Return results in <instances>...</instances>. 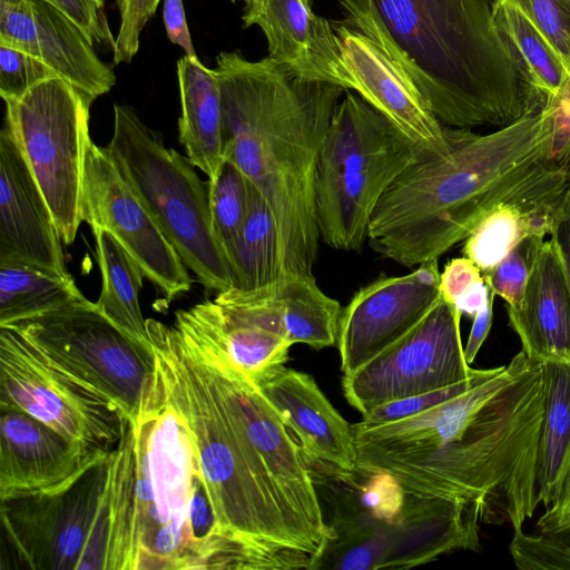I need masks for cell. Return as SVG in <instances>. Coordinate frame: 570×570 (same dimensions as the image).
Wrapping results in <instances>:
<instances>
[{"mask_svg": "<svg viewBox=\"0 0 570 570\" xmlns=\"http://www.w3.org/2000/svg\"><path fill=\"white\" fill-rule=\"evenodd\" d=\"M509 551L518 569L570 570V543L553 534L529 535L513 530Z\"/></svg>", "mask_w": 570, "mask_h": 570, "instance_id": "cell-38", "label": "cell"}, {"mask_svg": "<svg viewBox=\"0 0 570 570\" xmlns=\"http://www.w3.org/2000/svg\"><path fill=\"white\" fill-rule=\"evenodd\" d=\"M570 503V470L564 479L560 497L552 507H562Z\"/></svg>", "mask_w": 570, "mask_h": 570, "instance_id": "cell-48", "label": "cell"}, {"mask_svg": "<svg viewBox=\"0 0 570 570\" xmlns=\"http://www.w3.org/2000/svg\"><path fill=\"white\" fill-rule=\"evenodd\" d=\"M551 131L550 161L570 180V75L559 94L542 106Z\"/></svg>", "mask_w": 570, "mask_h": 570, "instance_id": "cell-42", "label": "cell"}, {"mask_svg": "<svg viewBox=\"0 0 570 570\" xmlns=\"http://www.w3.org/2000/svg\"><path fill=\"white\" fill-rule=\"evenodd\" d=\"M570 184L562 170L498 204L463 240L462 254L488 275L527 237L550 234L554 214Z\"/></svg>", "mask_w": 570, "mask_h": 570, "instance_id": "cell-26", "label": "cell"}, {"mask_svg": "<svg viewBox=\"0 0 570 570\" xmlns=\"http://www.w3.org/2000/svg\"><path fill=\"white\" fill-rule=\"evenodd\" d=\"M212 327L234 363L254 382L285 366L294 345L287 337L240 317L215 301L193 306Z\"/></svg>", "mask_w": 570, "mask_h": 570, "instance_id": "cell-30", "label": "cell"}, {"mask_svg": "<svg viewBox=\"0 0 570 570\" xmlns=\"http://www.w3.org/2000/svg\"><path fill=\"white\" fill-rule=\"evenodd\" d=\"M522 352L534 362L570 361V299L563 266L544 240L533 262L519 307L508 311Z\"/></svg>", "mask_w": 570, "mask_h": 570, "instance_id": "cell-25", "label": "cell"}, {"mask_svg": "<svg viewBox=\"0 0 570 570\" xmlns=\"http://www.w3.org/2000/svg\"><path fill=\"white\" fill-rule=\"evenodd\" d=\"M0 262L68 273L55 217L6 125L0 132Z\"/></svg>", "mask_w": 570, "mask_h": 570, "instance_id": "cell-20", "label": "cell"}, {"mask_svg": "<svg viewBox=\"0 0 570 570\" xmlns=\"http://www.w3.org/2000/svg\"><path fill=\"white\" fill-rule=\"evenodd\" d=\"M92 233L102 281L96 305L119 328L150 348L138 299L145 275L109 232L99 228Z\"/></svg>", "mask_w": 570, "mask_h": 570, "instance_id": "cell-29", "label": "cell"}, {"mask_svg": "<svg viewBox=\"0 0 570 570\" xmlns=\"http://www.w3.org/2000/svg\"><path fill=\"white\" fill-rule=\"evenodd\" d=\"M114 400L130 416L155 367L141 345L85 296L10 325Z\"/></svg>", "mask_w": 570, "mask_h": 570, "instance_id": "cell-14", "label": "cell"}, {"mask_svg": "<svg viewBox=\"0 0 570 570\" xmlns=\"http://www.w3.org/2000/svg\"><path fill=\"white\" fill-rule=\"evenodd\" d=\"M537 529L546 534L570 532V503L546 509L537 522Z\"/></svg>", "mask_w": 570, "mask_h": 570, "instance_id": "cell-47", "label": "cell"}, {"mask_svg": "<svg viewBox=\"0 0 570 570\" xmlns=\"http://www.w3.org/2000/svg\"><path fill=\"white\" fill-rule=\"evenodd\" d=\"M99 453L20 409L0 406V498L55 488Z\"/></svg>", "mask_w": 570, "mask_h": 570, "instance_id": "cell-24", "label": "cell"}, {"mask_svg": "<svg viewBox=\"0 0 570 570\" xmlns=\"http://www.w3.org/2000/svg\"><path fill=\"white\" fill-rule=\"evenodd\" d=\"M245 3L248 2L249 0H243Z\"/></svg>", "mask_w": 570, "mask_h": 570, "instance_id": "cell-51", "label": "cell"}, {"mask_svg": "<svg viewBox=\"0 0 570 570\" xmlns=\"http://www.w3.org/2000/svg\"><path fill=\"white\" fill-rule=\"evenodd\" d=\"M83 297L73 277L18 262H0V326Z\"/></svg>", "mask_w": 570, "mask_h": 570, "instance_id": "cell-31", "label": "cell"}, {"mask_svg": "<svg viewBox=\"0 0 570 570\" xmlns=\"http://www.w3.org/2000/svg\"><path fill=\"white\" fill-rule=\"evenodd\" d=\"M498 0H340L448 127L502 128L540 104L494 21Z\"/></svg>", "mask_w": 570, "mask_h": 570, "instance_id": "cell-5", "label": "cell"}, {"mask_svg": "<svg viewBox=\"0 0 570 570\" xmlns=\"http://www.w3.org/2000/svg\"><path fill=\"white\" fill-rule=\"evenodd\" d=\"M543 35L570 71V17L558 0H508Z\"/></svg>", "mask_w": 570, "mask_h": 570, "instance_id": "cell-40", "label": "cell"}, {"mask_svg": "<svg viewBox=\"0 0 570 570\" xmlns=\"http://www.w3.org/2000/svg\"><path fill=\"white\" fill-rule=\"evenodd\" d=\"M493 301L494 297L489 302V304L479 311L473 316V324L469 334V338L466 345L464 347V357L468 364L473 363L478 352L480 351L483 342L485 341L493 318Z\"/></svg>", "mask_w": 570, "mask_h": 570, "instance_id": "cell-46", "label": "cell"}, {"mask_svg": "<svg viewBox=\"0 0 570 570\" xmlns=\"http://www.w3.org/2000/svg\"><path fill=\"white\" fill-rule=\"evenodd\" d=\"M0 45L43 61L94 101L116 85L114 71L98 57L94 42L45 0H0Z\"/></svg>", "mask_w": 570, "mask_h": 570, "instance_id": "cell-18", "label": "cell"}, {"mask_svg": "<svg viewBox=\"0 0 570 570\" xmlns=\"http://www.w3.org/2000/svg\"><path fill=\"white\" fill-rule=\"evenodd\" d=\"M429 153L432 150L411 139L357 94L346 90L331 119L316 167L321 240L338 250H362L382 196Z\"/></svg>", "mask_w": 570, "mask_h": 570, "instance_id": "cell-7", "label": "cell"}, {"mask_svg": "<svg viewBox=\"0 0 570 570\" xmlns=\"http://www.w3.org/2000/svg\"><path fill=\"white\" fill-rule=\"evenodd\" d=\"M230 271L233 287L243 291L266 286L283 276L274 214L250 181L248 212L230 262Z\"/></svg>", "mask_w": 570, "mask_h": 570, "instance_id": "cell-32", "label": "cell"}, {"mask_svg": "<svg viewBox=\"0 0 570 570\" xmlns=\"http://www.w3.org/2000/svg\"><path fill=\"white\" fill-rule=\"evenodd\" d=\"M480 513L473 505L406 492L399 511L372 518L340 509L314 570L410 569L456 550H480Z\"/></svg>", "mask_w": 570, "mask_h": 570, "instance_id": "cell-10", "label": "cell"}, {"mask_svg": "<svg viewBox=\"0 0 570 570\" xmlns=\"http://www.w3.org/2000/svg\"><path fill=\"white\" fill-rule=\"evenodd\" d=\"M155 368L186 424L222 529L256 551L314 559L325 547L281 492L219 393L190 338L176 325L146 320ZM314 570V568H313Z\"/></svg>", "mask_w": 570, "mask_h": 570, "instance_id": "cell-6", "label": "cell"}, {"mask_svg": "<svg viewBox=\"0 0 570 570\" xmlns=\"http://www.w3.org/2000/svg\"><path fill=\"white\" fill-rule=\"evenodd\" d=\"M120 14V26L112 49L114 63H130L137 55L140 36L155 14L160 0H115Z\"/></svg>", "mask_w": 570, "mask_h": 570, "instance_id": "cell-41", "label": "cell"}, {"mask_svg": "<svg viewBox=\"0 0 570 570\" xmlns=\"http://www.w3.org/2000/svg\"><path fill=\"white\" fill-rule=\"evenodd\" d=\"M214 237L229 268L249 205V180L232 161L224 159L208 178Z\"/></svg>", "mask_w": 570, "mask_h": 570, "instance_id": "cell-34", "label": "cell"}, {"mask_svg": "<svg viewBox=\"0 0 570 570\" xmlns=\"http://www.w3.org/2000/svg\"><path fill=\"white\" fill-rule=\"evenodd\" d=\"M308 463L337 479L356 469L353 426L331 404L309 374L286 366L255 382Z\"/></svg>", "mask_w": 570, "mask_h": 570, "instance_id": "cell-21", "label": "cell"}, {"mask_svg": "<svg viewBox=\"0 0 570 570\" xmlns=\"http://www.w3.org/2000/svg\"><path fill=\"white\" fill-rule=\"evenodd\" d=\"M108 570H268L217 521L196 448L154 367L115 449Z\"/></svg>", "mask_w": 570, "mask_h": 570, "instance_id": "cell-2", "label": "cell"}, {"mask_svg": "<svg viewBox=\"0 0 570 570\" xmlns=\"http://www.w3.org/2000/svg\"><path fill=\"white\" fill-rule=\"evenodd\" d=\"M75 21L95 43L115 47L116 38L109 28L104 0H45Z\"/></svg>", "mask_w": 570, "mask_h": 570, "instance_id": "cell-43", "label": "cell"}, {"mask_svg": "<svg viewBox=\"0 0 570 570\" xmlns=\"http://www.w3.org/2000/svg\"><path fill=\"white\" fill-rule=\"evenodd\" d=\"M541 363L522 351L460 395L380 425L352 424L356 469L411 494L473 505L483 523L522 529L539 502Z\"/></svg>", "mask_w": 570, "mask_h": 570, "instance_id": "cell-1", "label": "cell"}, {"mask_svg": "<svg viewBox=\"0 0 570 570\" xmlns=\"http://www.w3.org/2000/svg\"><path fill=\"white\" fill-rule=\"evenodd\" d=\"M439 259L402 276H382L361 287L342 307L337 348L350 374L410 332L441 294Z\"/></svg>", "mask_w": 570, "mask_h": 570, "instance_id": "cell-17", "label": "cell"}, {"mask_svg": "<svg viewBox=\"0 0 570 570\" xmlns=\"http://www.w3.org/2000/svg\"><path fill=\"white\" fill-rule=\"evenodd\" d=\"M461 316L440 296L403 337L343 376L346 401L364 415L382 404L470 379L476 368L464 357Z\"/></svg>", "mask_w": 570, "mask_h": 570, "instance_id": "cell-15", "label": "cell"}, {"mask_svg": "<svg viewBox=\"0 0 570 570\" xmlns=\"http://www.w3.org/2000/svg\"><path fill=\"white\" fill-rule=\"evenodd\" d=\"M569 187H570V184H569Z\"/></svg>", "mask_w": 570, "mask_h": 570, "instance_id": "cell-52", "label": "cell"}, {"mask_svg": "<svg viewBox=\"0 0 570 570\" xmlns=\"http://www.w3.org/2000/svg\"><path fill=\"white\" fill-rule=\"evenodd\" d=\"M177 78L181 106L179 141L190 161L210 178L224 161L217 78L214 69L187 56L177 61Z\"/></svg>", "mask_w": 570, "mask_h": 570, "instance_id": "cell-27", "label": "cell"}, {"mask_svg": "<svg viewBox=\"0 0 570 570\" xmlns=\"http://www.w3.org/2000/svg\"><path fill=\"white\" fill-rule=\"evenodd\" d=\"M542 106L490 134L449 127V147L407 167L380 199L367 243L404 267L439 259L498 204L561 170Z\"/></svg>", "mask_w": 570, "mask_h": 570, "instance_id": "cell-4", "label": "cell"}, {"mask_svg": "<svg viewBox=\"0 0 570 570\" xmlns=\"http://www.w3.org/2000/svg\"><path fill=\"white\" fill-rule=\"evenodd\" d=\"M549 235L563 266L570 299V187L566 190L554 214Z\"/></svg>", "mask_w": 570, "mask_h": 570, "instance_id": "cell-45", "label": "cell"}, {"mask_svg": "<svg viewBox=\"0 0 570 570\" xmlns=\"http://www.w3.org/2000/svg\"><path fill=\"white\" fill-rule=\"evenodd\" d=\"M115 450L97 454L63 483L0 498L1 522L33 570H108Z\"/></svg>", "mask_w": 570, "mask_h": 570, "instance_id": "cell-9", "label": "cell"}, {"mask_svg": "<svg viewBox=\"0 0 570 570\" xmlns=\"http://www.w3.org/2000/svg\"><path fill=\"white\" fill-rule=\"evenodd\" d=\"M561 7L564 9V11L570 17V0H558Z\"/></svg>", "mask_w": 570, "mask_h": 570, "instance_id": "cell-49", "label": "cell"}, {"mask_svg": "<svg viewBox=\"0 0 570 570\" xmlns=\"http://www.w3.org/2000/svg\"><path fill=\"white\" fill-rule=\"evenodd\" d=\"M91 98L62 78L4 100V125L17 140L55 217L65 245L81 219L85 154L90 138Z\"/></svg>", "mask_w": 570, "mask_h": 570, "instance_id": "cell-11", "label": "cell"}, {"mask_svg": "<svg viewBox=\"0 0 570 570\" xmlns=\"http://www.w3.org/2000/svg\"><path fill=\"white\" fill-rule=\"evenodd\" d=\"M104 148L197 281L218 293L233 286L212 229L208 181L190 159L167 147L127 105H114L112 136Z\"/></svg>", "mask_w": 570, "mask_h": 570, "instance_id": "cell-8", "label": "cell"}, {"mask_svg": "<svg viewBox=\"0 0 570 570\" xmlns=\"http://www.w3.org/2000/svg\"><path fill=\"white\" fill-rule=\"evenodd\" d=\"M543 242V236L527 237L483 276L490 289L507 303V311L519 307L533 262Z\"/></svg>", "mask_w": 570, "mask_h": 570, "instance_id": "cell-36", "label": "cell"}, {"mask_svg": "<svg viewBox=\"0 0 570 570\" xmlns=\"http://www.w3.org/2000/svg\"><path fill=\"white\" fill-rule=\"evenodd\" d=\"M193 342L247 440L294 511L326 548L328 525L301 446L256 383L229 357L212 327L193 309L174 322Z\"/></svg>", "mask_w": 570, "mask_h": 570, "instance_id": "cell-13", "label": "cell"}, {"mask_svg": "<svg viewBox=\"0 0 570 570\" xmlns=\"http://www.w3.org/2000/svg\"><path fill=\"white\" fill-rule=\"evenodd\" d=\"M0 406L20 409L94 452L114 451L127 415L12 326H0Z\"/></svg>", "mask_w": 570, "mask_h": 570, "instance_id": "cell-12", "label": "cell"}, {"mask_svg": "<svg viewBox=\"0 0 570 570\" xmlns=\"http://www.w3.org/2000/svg\"><path fill=\"white\" fill-rule=\"evenodd\" d=\"M497 370L498 367L485 370L476 368L475 373L463 382L382 404L362 415L363 419L361 422L367 425H380L422 413L460 395L481 380L493 374Z\"/></svg>", "mask_w": 570, "mask_h": 570, "instance_id": "cell-37", "label": "cell"}, {"mask_svg": "<svg viewBox=\"0 0 570 570\" xmlns=\"http://www.w3.org/2000/svg\"><path fill=\"white\" fill-rule=\"evenodd\" d=\"M164 23L167 38L174 45L183 48L185 56L197 59L186 19L183 0H164Z\"/></svg>", "mask_w": 570, "mask_h": 570, "instance_id": "cell-44", "label": "cell"}, {"mask_svg": "<svg viewBox=\"0 0 570 570\" xmlns=\"http://www.w3.org/2000/svg\"><path fill=\"white\" fill-rule=\"evenodd\" d=\"M214 72L220 91L224 159L235 164L269 205L283 275L313 274L321 240L316 167L346 90L304 80L268 56L252 61L238 51H220Z\"/></svg>", "mask_w": 570, "mask_h": 570, "instance_id": "cell-3", "label": "cell"}, {"mask_svg": "<svg viewBox=\"0 0 570 570\" xmlns=\"http://www.w3.org/2000/svg\"><path fill=\"white\" fill-rule=\"evenodd\" d=\"M439 289L443 299L471 317L495 296L479 267L465 256L446 263L441 272Z\"/></svg>", "mask_w": 570, "mask_h": 570, "instance_id": "cell-35", "label": "cell"}, {"mask_svg": "<svg viewBox=\"0 0 570 570\" xmlns=\"http://www.w3.org/2000/svg\"><path fill=\"white\" fill-rule=\"evenodd\" d=\"M494 21L543 106L559 94L570 75L569 69L538 28L510 1H497Z\"/></svg>", "mask_w": 570, "mask_h": 570, "instance_id": "cell-33", "label": "cell"}, {"mask_svg": "<svg viewBox=\"0 0 570 570\" xmlns=\"http://www.w3.org/2000/svg\"><path fill=\"white\" fill-rule=\"evenodd\" d=\"M352 91L411 139L441 154L449 147V127L433 114L410 75L375 41L345 21H332Z\"/></svg>", "mask_w": 570, "mask_h": 570, "instance_id": "cell-19", "label": "cell"}, {"mask_svg": "<svg viewBox=\"0 0 570 570\" xmlns=\"http://www.w3.org/2000/svg\"><path fill=\"white\" fill-rule=\"evenodd\" d=\"M543 416L537 462V498L557 503L570 470V361L541 362Z\"/></svg>", "mask_w": 570, "mask_h": 570, "instance_id": "cell-28", "label": "cell"}, {"mask_svg": "<svg viewBox=\"0 0 570 570\" xmlns=\"http://www.w3.org/2000/svg\"><path fill=\"white\" fill-rule=\"evenodd\" d=\"M242 20L263 31L268 57L297 77L352 89L332 21L316 14L311 0H249Z\"/></svg>", "mask_w": 570, "mask_h": 570, "instance_id": "cell-22", "label": "cell"}, {"mask_svg": "<svg viewBox=\"0 0 570 570\" xmlns=\"http://www.w3.org/2000/svg\"><path fill=\"white\" fill-rule=\"evenodd\" d=\"M557 537L570 543V532L558 533Z\"/></svg>", "mask_w": 570, "mask_h": 570, "instance_id": "cell-50", "label": "cell"}, {"mask_svg": "<svg viewBox=\"0 0 570 570\" xmlns=\"http://www.w3.org/2000/svg\"><path fill=\"white\" fill-rule=\"evenodd\" d=\"M57 77L58 73L38 58L0 45V95L3 100L19 98L40 82Z\"/></svg>", "mask_w": 570, "mask_h": 570, "instance_id": "cell-39", "label": "cell"}, {"mask_svg": "<svg viewBox=\"0 0 570 570\" xmlns=\"http://www.w3.org/2000/svg\"><path fill=\"white\" fill-rule=\"evenodd\" d=\"M234 314L315 350L337 343L342 306L325 294L313 274H286L266 286H230L214 299Z\"/></svg>", "mask_w": 570, "mask_h": 570, "instance_id": "cell-23", "label": "cell"}, {"mask_svg": "<svg viewBox=\"0 0 570 570\" xmlns=\"http://www.w3.org/2000/svg\"><path fill=\"white\" fill-rule=\"evenodd\" d=\"M81 219L92 230L109 232L168 302L190 291L193 279L179 254L105 148L91 139L85 154Z\"/></svg>", "mask_w": 570, "mask_h": 570, "instance_id": "cell-16", "label": "cell"}]
</instances>
